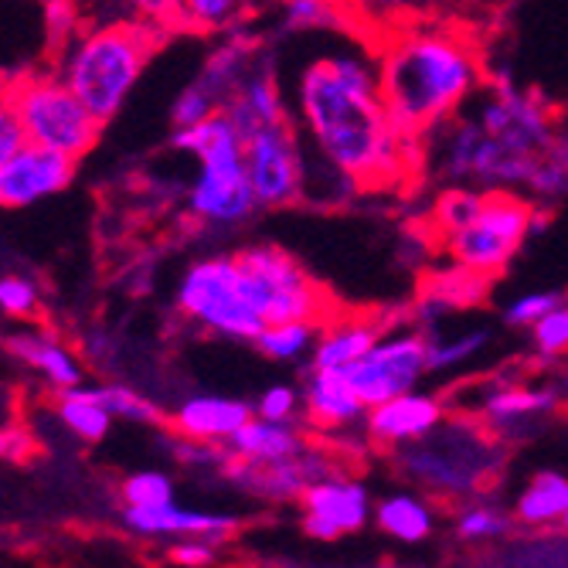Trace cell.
Segmentation results:
<instances>
[{"label": "cell", "instance_id": "obj_35", "mask_svg": "<svg viewBox=\"0 0 568 568\" xmlns=\"http://www.w3.org/2000/svg\"><path fill=\"white\" fill-rule=\"evenodd\" d=\"M99 402L113 412V419H126V423H140V426H158L161 412L153 402H146L143 395H136L130 385H95Z\"/></svg>", "mask_w": 568, "mask_h": 568}, {"label": "cell", "instance_id": "obj_1", "mask_svg": "<svg viewBox=\"0 0 568 568\" xmlns=\"http://www.w3.org/2000/svg\"><path fill=\"white\" fill-rule=\"evenodd\" d=\"M290 110L303 140L361 184V191L395 184L412 143L392 120L375 48L331 44L300 62Z\"/></svg>", "mask_w": 568, "mask_h": 568}, {"label": "cell", "instance_id": "obj_21", "mask_svg": "<svg viewBox=\"0 0 568 568\" xmlns=\"http://www.w3.org/2000/svg\"><path fill=\"white\" fill-rule=\"evenodd\" d=\"M303 416L317 429H344L368 419V405L361 402L344 372L310 368L303 378Z\"/></svg>", "mask_w": 568, "mask_h": 568}, {"label": "cell", "instance_id": "obj_17", "mask_svg": "<svg viewBox=\"0 0 568 568\" xmlns=\"http://www.w3.org/2000/svg\"><path fill=\"white\" fill-rule=\"evenodd\" d=\"M222 113L235 123L242 140H248L252 133H260V130H270V126H280V123L293 120L290 95L283 92L276 65H273L270 55L255 59L252 72L242 79V85L235 89V95L229 99V106Z\"/></svg>", "mask_w": 568, "mask_h": 568}, {"label": "cell", "instance_id": "obj_34", "mask_svg": "<svg viewBox=\"0 0 568 568\" xmlns=\"http://www.w3.org/2000/svg\"><path fill=\"white\" fill-rule=\"evenodd\" d=\"M490 347L487 327H467L453 337L429 334V372H456L463 365L477 361Z\"/></svg>", "mask_w": 568, "mask_h": 568}, {"label": "cell", "instance_id": "obj_38", "mask_svg": "<svg viewBox=\"0 0 568 568\" xmlns=\"http://www.w3.org/2000/svg\"><path fill=\"white\" fill-rule=\"evenodd\" d=\"M561 300H565V293H558V290H528L504 306V324L514 331H531Z\"/></svg>", "mask_w": 568, "mask_h": 568}, {"label": "cell", "instance_id": "obj_22", "mask_svg": "<svg viewBox=\"0 0 568 568\" xmlns=\"http://www.w3.org/2000/svg\"><path fill=\"white\" fill-rule=\"evenodd\" d=\"M8 354L28 365L34 375H41L51 388H75L82 385V365L72 347H65L55 334L44 327H21L8 334Z\"/></svg>", "mask_w": 568, "mask_h": 568}, {"label": "cell", "instance_id": "obj_48", "mask_svg": "<svg viewBox=\"0 0 568 568\" xmlns=\"http://www.w3.org/2000/svg\"><path fill=\"white\" fill-rule=\"evenodd\" d=\"M270 4H280V8H286V4H293V0H270Z\"/></svg>", "mask_w": 568, "mask_h": 568}, {"label": "cell", "instance_id": "obj_46", "mask_svg": "<svg viewBox=\"0 0 568 568\" xmlns=\"http://www.w3.org/2000/svg\"><path fill=\"white\" fill-rule=\"evenodd\" d=\"M28 439H31V436H28L24 429L8 426V429H4V439H0V449H4V456H8V459H18V456H24V453H28V446H31Z\"/></svg>", "mask_w": 568, "mask_h": 568}, {"label": "cell", "instance_id": "obj_14", "mask_svg": "<svg viewBox=\"0 0 568 568\" xmlns=\"http://www.w3.org/2000/svg\"><path fill=\"white\" fill-rule=\"evenodd\" d=\"M79 174V158L28 143L11 161H0V204L8 212L31 209L72 187Z\"/></svg>", "mask_w": 568, "mask_h": 568}, {"label": "cell", "instance_id": "obj_3", "mask_svg": "<svg viewBox=\"0 0 568 568\" xmlns=\"http://www.w3.org/2000/svg\"><path fill=\"white\" fill-rule=\"evenodd\" d=\"M168 34V24L140 14L85 28L55 55V72L102 123H110L123 113L130 92Z\"/></svg>", "mask_w": 568, "mask_h": 568}, {"label": "cell", "instance_id": "obj_7", "mask_svg": "<svg viewBox=\"0 0 568 568\" xmlns=\"http://www.w3.org/2000/svg\"><path fill=\"white\" fill-rule=\"evenodd\" d=\"M402 470L429 490L470 494L497 467V446L474 419H443L429 436L402 446Z\"/></svg>", "mask_w": 568, "mask_h": 568}, {"label": "cell", "instance_id": "obj_9", "mask_svg": "<svg viewBox=\"0 0 568 568\" xmlns=\"http://www.w3.org/2000/svg\"><path fill=\"white\" fill-rule=\"evenodd\" d=\"M242 286L248 303L266 324L283 321H324L327 296L293 255L273 242H252L239 252Z\"/></svg>", "mask_w": 568, "mask_h": 568}, {"label": "cell", "instance_id": "obj_10", "mask_svg": "<svg viewBox=\"0 0 568 568\" xmlns=\"http://www.w3.org/2000/svg\"><path fill=\"white\" fill-rule=\"evenodd\" d=\"M467 113L484 126V133H490L510 153L528 161H541L558 133L545 99L525 89H514L507 82L484 85L467 106Z\"/></svg>", "mask_w": 568, "mask_h": 568}, {"label": "cell", "instance_id": "obj_27", "mask_svg": "<svg viewBox=\"0 0 568 568\" xmlns=\"http://www.w3.org/2000/svg\"><path fill=\"white\" fill-rule=\"evenodd\" d=\"M568 510V477L558 470L535 474L514 497V518L528 528H548L561 525Z\"/></svg>", "mask_w": 568, "mask_h": 568}, {"label": "cell", "instance_id": "obj_18", "mask_svg": "<svg viewBox=\"0 0 568 568\" xmlns=\"http://www.w3.org/2000/svg\"><path fill=\"white\" fill-rule=\"evenodd\" d=\"M446 419V402L433 392L412 388L405 395H395L375 408H368V436L382 446H408L423 436H429Z\"/></svg>", "mask_w": 568, "mask_h": 568}, {"label": "cell", "instance_id": "obj_29", "mask_svg": "<svg viewBox=\"0 0 568 568\" xmlns=\"http://www.w3.org/2000/svg\"><path fill=\"white\" fill-rule=\"evenodd\" d=\"M55 416L62 419V426L85 439V443H102L113 429V412L99 402L95 385H75V388H62L59 392V408Z\"/></svg>", "mask_w": 568, "mask_h": 568}, {"label": "cell", "instance_id": "obj_37", "mask_svg": "<svg viewBox=\"0 0 568 568\" xmlns=\"http://www.w3.org/2000/svg\"><path fill=\"white\" fill-rule=\"evenodd\" d=\"M0 310H4L8 321L28 324L41 314V290L31 276L8 273L0 280Z\"/></svg>", "mask_w": 568, "mask_h": 568}, {"label": "cell", "instance_id": "obj_44", "mask_svg": "<svg viewBox=\"0 0 568 568\" xmlns=\"http://www.w3.org/2000/svg\"><path fill=\"white\" fill-rule=\"evenodd\" d=\"M123 4H130V11L146 21H158V24H168L171 31H181L184 0H123Z\"/></svg>", "mask_w": 568, "mask_h": 568}, {"label": "cell", "instance_id": "obj_13", "mask_svg": "<svg viewBox=\"0 0 568 568\" xmlns=\"http://www.w3.org/2000/svg\"><path fill=\"white\" fill-rule=\"evenodd\" d=\"M426 372H429V334L423 331L382 334L365 357L344 368L347 382L368 408L412 392L426 378Z\"/></svg>", "mask_w": 568, "mask_h": 568}, {"label": "cell", "instance_id": "obj_32", "mask_svg": "<svg viewBox=\"0 0 568 568\" xmlns=\"http://www.w3.org/2000/svg\"><path fill=\"white\" fill-rule=\"evenodd\" d=\"M341 4L351 11L354 21L361 24H375V28H392L402 21H416V18H429L436 8L443 4H456V0H341Z\"/></svg>", "mask_w": 568, "mask_h": 568}, {"label": "cell", "instance_id": "obj_36", "mask_svg": "<svg viewBox=\"0 0 568 568\" xmlns=\"http://www.w3.org/2000/svg\"><path fill=\"white\" fill-rule=\"evenodd\" d=\"M174 480L164 470H136L130 477H123L120 484V497L126 507H158V504H171L174 500Z\"/></svg>", "mask_w": 568, "mask_h": 568}, {"label": "cell", "instance_id": "obj_40", "mask_svg": "<svg viewBox=\"0 0 568 568\" xmlns=\"http://www.w3.org/2000/svg\"><path fill=\"white\" fill-rule=\"evenodd\" d=\"M41 21L51 51H59L79 34V0H41Z\"/></svg>", "mask_w": 568, "mask_h": 568}, {"label": "cell", "instance_id": "obj_16", "mask_svg": "<svg viewBox=\"0 0 568 568\" xmlns=\"http://www.w3.org/2000/svg\"><path fill=\"white\" fill-rule=\"evenodd\" d=\"M229 480H235L245 494L263 500H293L303 497V490L327 477V459L314 449H303L300 456L280 459V463H245L229 453V463L222 467Z\"/></svg>", "mask_w": 568, "mask_h": 568}, {"label": "cell", "instance_id": "obj_19", "mask_svg": "<svg viewBox=\"0 0 568 568\" xmlns=\"http://www.w3.org/2000/svg\"><path fill=\"white\" fill-rule=\"evenodd\" d=\"M123 525L126 531L140 538H215L225 541L235 528V514H215V510H194V507H178L158 504V507H123Z\"/></svg>", "mask_w": 568, "mask_h": 568}, {"label": "cell", "instance_id": "obj_12", "mask_svg": "<svg viewBox=\"0 0 568 568\" xmlns=\"http://www.w3.org/2000/svg\"><path fill=\"white\" fill-rule=\"evenodd\" d=\"M260 41L252 34H242V31H232L225 34L215 51L204 65L197 69V75L174 95L171 102V126H191V123H201L215 113H222L229 106V99L235 95V89L242 85V79L252 72L255 59H260Z\"/></svg>", "mask_w": 568, "mask_h": 568}, {"label": "cell", "instance_id": "obj_43", "mask_svg": "<svg viewBox=\"0 0 568 568\" xmlns=\"http://www.w3.org/2000/svg\"><path fill=\"white\" fill-rule=\"evenodd\" d=\"M215 538H178L171 545V561L181 568H204L215 561Z\"/></svg>", "mask_w": 568, "mask_h": 568}, {"label": "cell", "instance_id": "obj_45", "mask_svg": "<svg viewBox=\"0 0 568 568\" xmlns=\"http://www.w3.org/2000/svg\"><path fill=\"white\" fill-rule=\"evenodd\" d=\"M28 143H31V140H28V133H24L18 113H14L11 106H4V110H0V161H11L14 153H21Z\"/></svg>", "mask_w": 568, "mask_h": 568}, {"label": "cell", "instance_id": "obj_20", "mask_svg": "<svg viewBox=\"0 0 568 568\" xmlns=\"http://www.w3.org/2000/svg\"><path fill=\"white\" fill-rule=\"evenodd\" d=\"M255 416V405L225 395H191L171 412V426L184 439L225 446L248 419Z\"/></svg>", "mask_w": 568, "mask_h": 568}, {"label": "cell", "instance_id": "obj_30", "mask_svg": "<svg viewBox=\"0 0 568 568\" xmlns=\"http://www.w3.org/2000/svg\"><path fill=\"white\" fill-rule=\"evenodd\" d=\"M324 334V321H283V324H266V331L255 337V351L280 365H293L314 354L317 341Z\"/></svg>", "mask_w": 568, "mask_h": 568}, {"label": "cell", "instance_id": "obj_15", "mask_svg": "<svg viewBox=\"0 0 568 568\" xmlns=\"http://www.w3.org/2000/svg\"><path fill=\"white\" fill-rule=\"evenodd\" d=\"M303 531L317 541H334L341 535L361 531L372 521V494L361 480L351 477H321L303 497Z\"/></svg>", "mask_w": 568, "mask_h": 568}, {"label": "cell", "instance_id": "obj_28", "mask_svg": "<svg viewBox=\"0 0 568 568\" xmlns=\"http://www.w3.org/2000/svg\"><path fill=\"white\" fill-rule=\"evenodd\" d=\"M375 525L402 545H419L433 535L436 514L423 497L398 490L375 504Z\"/></svg>", "mask_w": 568, "mask_h": 568}, {"label": "cell", "instance_id": "obj_51", "mask_svg": "<svg viewBox=\"0 0 568 568\" xmlns=\"http://www.w3.org/2000/svg\"><path fill=\"white\" fill-rule=\"evenodd\" d=\"M378 568H402V565H378Z\"/></svg>", "mask_w": 568, "mask_h": 568}, {"label": "cell", "instance_id": "obj_8", "mask_svg": "<svg viewBox=\"0 0 568 568\" xmlns=\"http://www.w3.org/2000/svg\"><path fill=\"white\" fill-rule=\"evenodd\" d=\"M535 229H538V204L528 194L487 191L474 219L439 235V245L446 252V260L497 280Z\"/></svg>", "mask_w": 568, "mask_h": 568}, {"label": "cell", "instance_id": "obj_41", "mask_svg": "<svg viewBox=\"0 0 568 568\" xmlns=\"http://www.w3.org/2000/svg\"><path fill=\"white\" fill-rule=\"evenodd\" d=\"M531 347L541 357H561L568 354V296L545 314L535 327H531Z\"/></svg>", "mask_w": 568, "mask_h": 568}, {"label": "cell", "instance_id": "obj_11", "mask_svg": "<svg viewBox=\"0 0 568 568\" xmlns=\"http://www.w3.org/2000/svg\"><path fill=\"white\" fill-rule=\"evenodd\" d=\"M245 171L260 209H290L306 187V140L296 120L260 130L245 140Z\"/></svg>", "mask_w": 568, "mask_h": 568}, {"label": "cell", "instance_id": "obj_4", "mask_svg": "<svg viewBox=\"0 0 568 568\" xmlns=\"http://www.w3.org/2000/svg\"><path fill=\"white\" fill-rule=\"evenodd\" d=\"M171 146L197 161V174L187 187V215L197 225L239 229L260 212L245 171V140L225 113L178 126Z\"/></svg>", "mask_w": 568, "mask_h": 568}, {"label": "cell", "instance_id": "obj_49", "mask_svg": "<svg viewBox=\"0 0 568 568\" xmlns=\"http://www.w3.org/2000/svg\"><path fill=\"white\" fill-rule=\"evenodd\" d=\"M561 388H565V395H568V368H565V378H561Z\"/></svg>", "mask_w": 568, "mask_h": 568}, {"label": "cell", "instance_id": "obj_39", "mask_svg": "<svg viewBox=\"0 0 568 568\" xmlns=\"http://www.w3.org/2000/svg\"><path fill=\"white\" fill-rule=\"evenodd\" d=\"M510 528V514L494 504H474L456 514V531L463 541H487L500 538Z\"/></svg>", "mask_w": 568, "mask_h": 568}, {"label": "cell", "instance_id": "obj_6", "mask_svg": "<svg viewBox=\"0 0 568 568\" xmlns=\"http://www.w3.org/2000/svg\"><path fill=\"white\" fill-rule=\"evenodd\" d=\"M174 306L184 321L194 327L229 337V341H255L266 331V321L260 317L245 296L242 286V266L239 255H204L191 263L178 283Z\"/></svg>", "mask_w": 568, "mask_h": 568}, {"label": "cell", "instance_id": "obj_26", "mask_svg": "<svg viewBox=\"0 0 568 568\" xmlns=\"http://www.w3.org/2000/svg\"><path fill=\"white\" fill-rule=\"evenodd\" d=\"M382 331L375 321H337L324 324V334L310 354V368H327V372H344L354 361L365 357L378 344Z\"/></svg>", "mask_w": 568, "mask_h": 568}, {"label": "cell", "instance_id": "obj_23", "mask_svg": "<svg viewBox=\"0 0 568 568\" xmlns=\"http://www.w3.org/2000/svg\"><path fill=\"white\" fill-rule=\"evenodd\" d=\"M490 280L487 273H477L463 263H453L446 260V266L433 270L423 286H419V310L426 317H443V314H453V310H467V306H477L487 300L490 293Z\"/></svg>", "mask_w": 568, "mask_h": 568}, {"label": "cell", "instance_id": "obj_2", "mask_svg": "<svg viewBox=\"0 0 568 568\" xmlns=\"http://www.w3.org/2000/svg\"><path fill=\"white\" fill-rule=\"evenodd\" d=\"M372 48L385 106L412 143H423L467 110L487 85L480 48L456 28L433 24L429 18L385 28Z\"/></svg>", "mask_w": 568, "mask_h": 568}, {"label": "cell", "instance_id": "obj_25", "mask_svg": "<svg viewBox=\"0 0 568 568\" xmlns=\"http://www.w3.org/2000/svg\"><path fill=\"white\" fill-rule=\"evenodd\" d=\"M225 449L245 463H280L290 456H300L306 449L303 433L296 423H273L263 416H252L229 443Z\"/></svg>", "mask_w": 568, "mask_h": 568}, {"label": "cell", "instance_id": "obj_31", "mask_svg": "<svg viewBox=\"0 0 568 568\" xmlns=\"http://www.w3.org/2000/svg\"><path fill=\"white\" fill-rule=\"evenodd\" d=\"M252 0H184L181 31L197 34H232L245 21Z\"/></svg>", "mask_w": 568, "mask_h": 568}, {"label": "cell", "instance_id": "obj_5", "mask_svg": "<svg viewBox=\"0 0 568 568\" xmlns=\"http://www.w3.org/2000/svg\"><path fill=\"white\" fill-rule=\"evenodd\" d=\"M4 106H11L31 143L85 158L99 143L102 123L85 102L69 89V82L55 69H21L8 75Z\"/></svg>", "mask_w": 568, "mask_h": 568}, {"label": "cell", "instance_id": "obj_42", "mask_svg": "<svg viewBox=\"0 0 568 568\" xmlns=\"http://www.w3.org/2000/svg\"><path fill=\"white\" fill-rule=\"evenodd\" d=\"M303 392L293 388V385H270L260 402H255V416L263 419H273V423H296L303 416Z\"/></svg>", "mask_w": 568, "mask_h": 568}, {"label": "cell", "instance_id": "obj_50", "mask_svg": "<svg viewBox=\"0 0 568 568\" xmlns=\"http://www.w3.org/2000/svg\"><path fill=\"white\" fill-rule=\"evenodd\" d=\"M561 525H565V528H568V510H565V518H561Z\"/></svg>", "mask_w": 568, "mask_h": 568}, {"label": "cell", "instance_id": "obj_33", "mask_svg": "<svg viewBox=\"0 0 568 568\" xmlns=\"http://www.w3.org/2000/svg\"><path fill=\"white\" fill-rule=\"evenodd\" d=\"M351 11L341 0H293L283 8V31L290 34H317V31H347Z\"/></svg>", "mask_w": 568, "mask_h": 568}, {"label": "cell", "instance_id": "obj_24", "mask_svg": "<svg viewBox=\"0 0 568 568\" xmlns=\"http://www.w3.org/2000/svg\"><path fill=\"white\" fill-rule=\"evenodd\" d=\"M558 402L561 392L551 385H494L480 398V419L497 433H510L538 416H548Z\"/></svg>", "mask_w": 568, "mask_h": 568}, {"label": "cell", "instance_id": "obj_47", "mask_svg": "<svg viewBox=\"0 0 568 568\" xmlns=\"http://www.w3.org/2000/svg\"><path fill=\"white\" fill-rule=\"evenodd\" d=\"M548 158L561 168V174H565V181H568V126H561V130L555 133V140H551V146H548Z\"/></svg>", "mask_w": 568, "mask_h": 568}]
</instances>
